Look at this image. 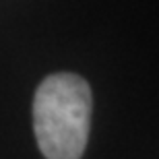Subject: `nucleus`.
<instances>
[{"mask_svg":"<svg viewBox=\"0 0 159 159\" xmlns=\"http://www.w3.org/2000/svg\"><path fill=\"white\" fill-rule=\"evenodd\" d=\"M93 97L85 79L68 72L41 81L33 99V128L46 159H81L91 128Z\"/></svg>","mask_w":159,"mask_h":159,"instance_id":"obj_1","label":"nucleus"}]
</instances>
